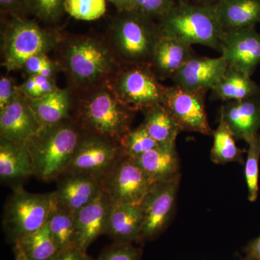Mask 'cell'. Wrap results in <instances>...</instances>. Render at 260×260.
Wrapping results in <instances>:
<instances>
[{"instance_id": "4316f807", "label": "cell", "mask_w": 260, "mask_h": 260, "mask_svg": "<svg viewBox=\"0 0 260 260\" xmlns=\"http://www.w3.org/2000/svg\"><path fill=\"white\" fill-rule=\"evenodd\" d=\"M15 245L29 260H50L59 251L47 223L20 239Z\"/></svg>"}, {"instance_id": "d590c367", "label": "cell", "mask_w": 260, "mask_h": 260, "mask_svg": "<svg viewBox=\"0 0 260 260\" xmlns=\"http://www.w3.org/2000/svg\"><path fill=\"white\" fill-rule=\"evenodd\" d=\"M19 93L18 86L15 85V80L11 77L8 75L2 77L0 79V112L9 106Z\"/></svg>"}, {"instance_id": "603a6c76", "label": "cell", "mask_w": 260, "mask_h": 260, "mask_svg": "<svg viewBox=\"0 0 260 260\" xmlns=\"http://www.w3.org/2000/svg\"><path fill=\"white\" fill-rule=\"evenodd\" d=\"M34 168L25 143L0 139V178L15 181L34 175Z\"/></svg>"}, {"instance_id": "4dcf8cb0", "label": "cell", "mask_w": 260, "mask_h": 260, "mask_svg": "<svg viewBox=\"0 0 260 260\" xmlns=\"http://www.w3.org/2000/svg\"><path fill=\"white\" fill-rule=\"evenodd\" d=\"M120 145L125 155L133 159L159 146L142 124L137 129H130L121 139Z\"/></svg>"}, {"instance_id": "9c48e42d", "label": "cell", "mask_w": 260, "mask_h": 260, "mask_svg": "<svg viewBox=\"0 0 260 260\" xmlns=\"http://www.w3.org/2000/svg\"><path fill=\"white\" fill-rule=\"evenodd\" d=\"M124 155L118 142L84 132L64 174H85L102 179Z\"/></svg>"}, {"instance_id": "1f68e13d", "label": "cell", "mask_w": 260, "mask_h": 260, "mask_svg": "<svg viewBox=\"0 0 260 260\" xmlns=\"http://www.w3.org/2000/svg\"><path fill=\"white\" fill-rule=\"evenodd\" d=\"M64 11L77 20L93 21L107 11L106 0H65Z\"/></svg>"}, {"instance_id": "8d00e7d4", "label": "cell", "mask_w": 260, "mask_h": 260, "mask_svg": "<svg viewBox=\"0 0 260 260\" xmlns=\"http://www.w3.org/2000/svg\"><path fill=\"white\" fill-rule=\"evenodd\" d=\"M54 61L49 59L47 54H39L29 58L24 64L23 69L28 76L39 75V73L46 67L49 66Z\"/></svg>"}, {"instance_id": "f6af8a7d", "label": "cell", "mask_w": 260, "mask_h": 260, "mask_svg": "<svg viewBox=\"0 0 260 260\" xmlns=\"http://www.w3.org/2000/svg\"><path fill=\"white\" fill-rule=\"evenodd\" d=\"M176 1H177V3H181V2H186V3H188L189 0H176Z\"/></svg>"}, {"instance_id": "4fadbf2b", "label": "cell", "mask_w": 260, "mask_h": 260, "mask_svg": "<svg viewBox=\"0 0 260 260\" xmlns=\"http://www.w3.org/2000/svg\"><path fill=\"white\" fill-rule=\"evenodd\" d=\"M220 52L228 68L251 76L260 64V32L255 27L224 31Z\"/></svg>"}, {"instance_id": "2e32d148", "label": "cell", "mask_w": 260, "mask_h": 260, "mask_svg": "<svg viewBox=\"0 0 260 260\" xmlns=\"http://www.w3.org/2000/svg\"><path fill=\"white\" fill-rule=\"evenodd\" d=\"M41 125L27 98L21 93L0 112L1 138L13 143H26Z\"/></svg>"}, {"instance_id": "ac0fdd59", "label": "cell", "mask_w": 260, "mask_h": 260, "mask_svg": "<svg viewBox=\"0 0 260 260\" xmlns=\"http://www.w3.org/2000/svg\"><path fill=\"white\" fill-rule=\"evenodd\" d=\"M220 117L232 130L236 140L247 143L260 129L259 96L225 102L220 109Z\"/></svg>"}, {"instance_id": "e0dca14e", "label": "cell", "mask_w": 260, "mask_h": 260, "mask_svg": "<svg viewBox=\"0 0 260 260\" xmlns=\"http://www.w3.org/2000/svg\"><path fill=\"white\" fill-rule=\"evenodd\" d=\"M51 200L54 206L74 212L92 201L102 189V179L85 174H64Z\"/></svg>"}, {"instance_id": "d4e9b609", "label": "cell", "mask_w": 260, "mask_h": 260, "mask_svg": "<svg viewBox=\"0 0 260 260\" xmlns=\"http://www.w3.org/2000/svg\"><path fill=\"white\" fill-rule=\"evenodd\" d=\"M211 90L214 99L225 102L260 95L259 85L251 79V75L229 68Z\"/></svg>"}, {"instance_id": "8992f818", "label": "cell", "mask_w": 260, "mask_h": 260, "mask_svg": "<svg viewBox=\"0 0 260 260\" xmlns=\"http://www.w3.org/2000/svg\"><path fill=\"white\" fill-rule=\"evenodd\" d=\"M3 65L8 72L23 69L29 58L47 54L59 44L54 34L25 18H13L3 34Z\"/></svg>"}, {"instance_id": "e575fe53", "label": "cell", "mask_w": 260, "mask_h": 260, "mask_svg": "<svg viewBox=\"0 0 260 260\" xmlns=\"http://www.w3.org/2000/svg\"><path fill=\"white\" fill-rule=\"evenodd\" d=\"M142 251L131 243L116 242L107 248L99 260H140Z\"/></svg>"}, {"instance_id": "d6986e66", "label": "cell", "mask_w": 260, "mask_h": 260, "mask_svg": "<svg viewBox=\"0 0 260 260\" xmlns=\"http://www.w3.org/2000/svg\"><path fill=\"white\" fill-rule=\"evenodd\" d=\"M194 54L190 46L160 34L151 67L158 78H172Z\"/></svg>"}, {"instance_id": "5b68a950", "label": "cell", "mask_w": 260, "mask_h": 260, "mask_svg": "<svg viewBox=\"0 0 260 260\" xmlns=\"http://www.w3.org/2000/svg\"><path fill=\"white\" fill-rule=\"evenodd\" d=\"M160 34L152 18L137 10L121 12L111 28V47L126 64L151 65Z\"/></svg>"}, {"instance_id": "7a4b0ae2", "label": "cell", "mask_w": 260, "mask_h": 260, "mask_svg": "<svg viewBox=\"0 0 260 260\" xmlns=\"http://www.w3.org/2000/svg\"><path fill=\"white\" fill-rule=\"evenodd\" d=\"M84 131L71 118L52 125L42 126L25 143L34 175L44 181L54 180L69 167Z\"/></svg>"}, {"instance_id": "6da1fadb", "label": "cell", "mask_w": 260, "mask_h": 260, "mask_svg": "<svg viewBox=\"0 0 260 260\" xmlns=\"http://www.w3.org/2000/svg\"><path fill=\"white\" fill-rule=\"evenodd\" d=\"M62 46L59 66L74 87L84 91L109 83L120 68L112 47L101 39L72 38Z\"/></svg>"}, {"instance_id": "ee69618b", "label": "cell", "mask_w": 260, "mask_h": 260, "mask_svg": "<svg viewBox=\"0 0 260 260\" xmlns=\"http://www.w3.org/2000/svg\"><path fill=\"white\" fill-rule=\"evenodd\" d=\"M203 5H215L219 0H198Z\"/></svg>"}, {"instance_id": "83f0119b", "label": "cell", "mask_w": 260, "mask_h": 260, "mask_svg": "<svg viewBox=\"0 0 260 260\" xmlns=\"http://www.w3.org/2000/svg\"><path fill=\"white\" fill-rule=\"evenodd\" d=\"M213 145L210 153L212 161L216 164L231 162L244 164L243 153L245 151L238 148L232 130L222 118L220 117L218 125L213 132Z\"/></svg>"}, {"instance_id": "44dd1931", "label": "cell", "mask_w": 260, "mask_h": 260, "mask_svg": "<svg viewBox=\"0 0 260 260\" xmlns=\"http://www.w3.org/2000/svg\"><path fill=\"white\" fill-rule=\"evenodd\" d=\"M142 229L140 205L112 203L107 229L116 242H139Z\"/></svg>"}, {"instance_id": "ab89813d", "label": "cell", "mask_w": 260, "mask_h": 260, "mask_svg": "<svg viewBox=\"0 0 260 260\" xmlns=\"http://www.w3.org/2000/svg\"><path fill=\"white\" fill-rule=\"evenodd\" d=\"M50 260H90L86 254V251L82 250L77 246L68 248L58 251Z\"/></svg>"}, {"instance_id": "74e56055", "label": "cell", "mask_w": 260, "mask_h": 260, "mask_svg": "<svg viewBox=\"0 0 260 260\" xmlns=\"http://www.w3.org/2000/svg\"><path fill=\"white\" fill-rule=\"evenodd\" d=\"M2 11L13 18H24L27 8L25 0H0Z\"/></svg>"}, {"instance_id": "f35d334b", "label": "cell", "mask_w": 260, "mask_h": 260, "mask_svg": "<svg viewBox=\"0 0 260 260\" xmlns=\"http://www.w3.org/2000/svg\"><path fill=\"white\" fill-rule=\"evenodd\" d=\"M37 83V98H41L58 88L55 78H47L41 75H34Z\"/></svg>"}, {"instance_id": "3957f363", "label": "cell", "mask_w": 260, "mask_h": 260, "mask_svg": "<svg viewBox=\"0 0 260 260\" xmlns=\"http://www.w3.org/2000/svg\"><path fill=\"white\" fill-rule=\"evenodd\" d=\"M78 109V122L85 133L120 143L129 131L134 111L119 99L109 83L86 90Z\"/></svg>"}, {"instance_id": "277c9868", "label": "cell", "mask_w": 260, "mask_h": 260, "mask_svg": "<svg viewBox=\"0 0 260 260\" xmlns=\"http://www.w3.org/2000/svg\"><path fill=\"white\" fill-rule=\"evenodd\" d=\"M162 35L177 39L188 46L200 44L220 51L223 30L213 5L177 3L160 18Z\"/></svg>"}, {"instance_id": "ffe728a7", "label": "cell", "mask_w": 260, "mask_h": 260, "mask_svg": "<svg viewBox=\"0 0 260 260\" xmlns=\"http://www.w3.org/2000/svg\"><path fill=\"white\" fill-rule=\"evenodd\" d=\"M213 5L223 31L260 23V0H219Z\"/></svg>"}, {"instance_id": "7bdbcfd3", "label": "cell", "mask_w": 260, "mask_h": 260, "mask_svg": "<svg viewBox=\"0 0 260 260\" xmlns=\"http://www.w3.org/2000/svg\"><path fill=\"white\" fill-rule=\"evenodd\" d=\"M15 260H29L26 256L24 255L23 252L20 251L18 246L15 245Z\"/></svg>"}, {"instance_id": "8fae6325", "label": "cell", "mask_w": 260, "mask_h": 260, "mask_svg": "<svg viewBox=\"0 0 260 260\" xmlns=\"http://www.w3.org/2000/svg\"><path fill=\"white\" fill-rule=\"evenodd\" d=\"M206 90H188L174 85L167 87L162 104L181 131L213 135L205 110Z\"/></svg>"}, {"instance_id": "52a82bcc", "label": "cell", "mask_w": 260, "mask_h": 260, "mask_svg": "<svg viewBox=\"0 0 260 260\" xmlns=\"http://www.w3.org/2000/svg\"><path fill=\"white\" fill-rule=\"evenodd\" d=\"M109 84L116 96L135 112L162 104L167 89L148 64L120 67Z\"/></svg>"}, {"instance_id": "5bb4252c", "label": "cell", "mask_w": 260, "mask_h": 260, "mask_svg": "<svg viewBox=\"0 0 260 260\" xmlns=\"http://www.w3.org/2000/svg\"><path fill=\"white\" fill-rule=\"evenodd\" d=\"M112 205V201L102 189L90 203L73 213L77 247L86 251L99 236L107 232Z\"/></svg>"}, {"instance_id": "b9f144b4", "label": "cell", "mask_w": 260, "mask_h": 260, "mask_svg": "<svg viewBox=\"0 0 260 260\" xmlns=\"http://www.w3.org/2000/svg\"><path fill=\"white\" fill-rule=\"evenodd\" d=\"M106 1L112 3L120 13L136 10L133 0H106Z\"/></svg>"}, {"instance_id": "30bf717a", "label": "cell", "mask_w": 260, "mask_h": 260, "mask_svg": "<svg viewBox=\"0 0 260 260\" xmlns=\"http://www.w3.org/2000/svg\"><path fill=\"white\" fill-rule=\"evenodd\" d=\"M134 159L124 155L102 179V189L112 203L140 205L153 186Z\"/></svg>"}, {"instance_id": "cb8c5ba5", "label": "cell", "mask_w": 260, "mask_h": 260, "mask_svg": "<svg viewBox=\"0 0 260 260\" xmlns=\"http://www.w3.org/2000/svg\"><path fill=\"white\" fill-rule=\"evenodd\" d=\"M27 100L42 126L52 125L70 119L72 101L68 89L58 88L38 99Z\"/></svg>"}, {"instance_id": "7402d4cb", "label": "cell", "mask_w": 260, "mask_h": 260, "mask_svg": "<svg viewBox=\"0 0 260 260\" xmlns=\"http://www.w3.org/2000/svg\"><path fill=\"white\" fill-rule=\"evenodd\" d=\"M134 160L154 184L172 180L181 176L176 145H159Z\"/></svg>"}, {"instance_id": "d6a6232c", "label": "cell", "mask_w": 260, "mask_h": 260, "mask_svg": "<svg viewBox=\"0 0 260 260\" xmlns=\"http://www.w3.org/2000/svg\"><path fill=\"white\" fill-rule=\"evenodd\" d=\"M65 0H25L27 10L46 23H55L64 11Z\"/></svg>"}, {"instance_id": "836d02e7", "label": "cell", "mask_w": 260, "mask_h": 260, "mask_svg": "<svg viewBox=\"0 0 260 260\" xmlns=\"http://www.w3.org/2000/svg\"><path fill=\"white\" fill-rule=\"evenodd\" d=\"M135 10L149 18L160 19L177 4L176 0H133Z\"/></svg>"}, {"instance_id": "f546056e", "label": "cell", "mask_w": 260, "mask_h": 260, "mask_svg": "<svg viewBox=\"0 0 260 260\" xmlns=\"http://www.w3.org/2000/svg\"><path fill=\"white\" fill-rule=\"evenodd\" d=\"M247 159L245 164V179L248 189V199L256 201L259 191V161L260 158V134L258 133L247 142Z\"/></svg>"}, {"instance_id": "484cf974", "label": "cell", "mask_w": 260, "mask_h": 260, "mask_svg": "<svg viewBox=\"0 0 260 260\" xmlns=\"http://www.w3.org/2000/svg\"><path fill=\"white\" fill-rule=\"evenodd\" d=\"M143 113L145 119L142 125L157 143L162 146L176 145L178 135L182 131L164 104L153 106Z\"/></svg>"}, {"instance_id": "9a60e30c", "label": "cell", "mask_w": 260, "mask_h": 260, "mask_svg": "<svg viewBox=\"0 0 260 260\" xmlns=\"http://www.w3.org/2000/svg\"><path fill=\"white\" fill-rule=\"evenodd\" d=\"M228 69L223 56L209 58L191 56L184 66L172 77L175 85L188 90H212Z\"/></svg>"}, {"instance_id": "60d3db41", "label": "cell", "mask_w": 260, "mask_h": 260, "mask_svg": "<svg viewBox=\"0 0 260 260\" xmlns=\"http://www.w3.org/2000/svg\"><path fill=\"white\" fill-rule=\"evenodd\" d=\"M245 252V260H260V236L249 242Z\"/></svg>"}, {"instance_id": "f1b7e54d", "label": "cell", "mask_w": 260, "mask_h": 260, "mask_svg": "<svg viewBox=\"0 0 260 260\" xmlns=\"http://www.w3.org/2000/svg\"><path fill=\"white\" fill-rule=\"evenodd\" d=\"M47 223L59 251L76 246V231L73 212L53 205Z\"/></svg>"}, {"instance_id": "ba28073f", "label": "cell", "mask_w": 260, "mask_h": 260, "mask_svg": "<svg viewBox=\"0 0 260 260\" xmlns=\"http://www.w3.org/2000/svg\"><path fill=\"white\" fill-rule=\"evenodd\" d=\"M51 193L34 194L15 188L5 205L3 225L14 243L39 230L47 223L52 209Z\"/></svg>"}, {"instance_id": "7c38bea8", "label": "cell", "mask_w": 260, "mask_h": 260, "mask_svg": "<svg viewBox=\"0 0 260 260\" xmlns=\"http://www.w3.org/2000/svg\"><path fill=\"white\" fill-rule=\"evenodd\" d=\"M180 177L155 183L140 203L142 229L140 243L155 237L164 230L174 210Z\"/></svg>"}]
</instances>
